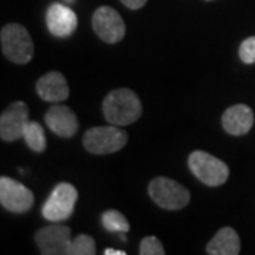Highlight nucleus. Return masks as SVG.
Segmentation results:
<instances>
[{"label":"nucleus","instance_id":"f257e3e1","mask_svg":"<svg viewBox=\"0 0 255 255\" xmlns=\"http://www.w3.org/2000/svg\"><path fill=\"white\" fill-rule=\"evenodd\" d=\"M104 117L111 125H130L142 115V102L135 92L128 88L111 91L102 102Z\"/></svg>","mask_w":255,"mask_h":255},{"label":"nucleus","instance_id":"f03ea898","mask_svg":"<svg viewBox=\"0 0 255 255\" xmlns=\"http://www.w3.org/2000/svg\"><path fill=\"white\" fill-rule=\"evenodd\" d=\"M1 51L4 57L16 64H27L34 54L33 40L27 28L18 23H10L0 33Z\"/></svg>","mask_w":255,"mask_h":255},{"label":"nucleus","instance_id":"7ed1b4c3","mask_svg":"<svg viewBox=\"0 0 255 255\" xmlns=\"http://www.w3.org/2000/svg\"><path fill=\"white\" fill-rule=\"evenodd\" d=\"M128 142V133L118 127H95L82 137L84 147L92 155H110L121 150Z\"/></svg>","mask_w":255,"mask_h":255},{"label":"nucleus","instance_id":"20e7f679","mask_svg":"<svg viewBox=\"0 0 255 255\" xmlns=\"http://www.w3.org/2000/svg\"><path fill=\"white\" fill-rule=\"evenodd\" d=\"M189 167L201 183L216 187L227 182L230 176L228 166L221 159L203 150H194L189 156Z\"/></svg>","mask_w":255,"mask_h":255},{"label":"nucleus","instance_id":"39448f33","mask_svg":"<svg viewBox=\"0 0 255 255\" xmlns=\"http://www.w3.org/2000/svg\"><path fill=\"white\" fill-rule=\"evenodd\" d=\"M149 196L164 210L184 209L190 201V191L183 184L167 177H156L149 184Z\"/></svg>","mask_w":255,"mask_h":255},{"label":"nucleus","instance_id":"423d86ee","mask_svg":"<svg viewBox=\"0 0 255 255\" xmlns=\"http://www.w3.org/2000/svg\"><path fill=\"white\" fill-rule=\"evenodd\" d=\"M78 191L70 183H60L44 203L41 214L51 223H61L73 216Z\"/></svg>","mask_w":255,"mask_h":255},{"label":"nucleus","instance_id":"0eeeda50","mask_svg":"<svg viewBox=\"0 0 255 255\" xmlns=\"http://www.w3.org/2000/svg\"><path fill=\"white\" fill-rule=\"evenodd\" d=\"M92 28L102 41L108 44L119 43L127 33L124 18L110 6H101L92 14Z\"/></svg>","mask_w":255,"mask_h":255},{"label":"nucleus","instance_id":"6e6552de","mask_svg":"<svg viewBox=\"0 0 255 255\" xmlns=\"http://www.w3.org/2000/svg\"><path fill=\"white\" fill-rule=\"evenodd\" d=\"M0 203L10 213L23 214L34 204V196L30 189L14 179L0 177Z\"/></svg>","mask_w":255,"mask_h":255},{"label":"nucleus","instance_id":"1a4fd4ad","mask_svg":"<svg viewBox=\"0 0 255 255\" xmlns=\"http://www.w3.org/2000/svg\"><path fill=\"white\" fill-rule=\"evenodd\" d=\"M71 240V230L61 224L40 228L34 236V241L43 255H68Z\"/></svg>","mask_w":255,"mask_h":255},{"label":"nucleus","instance_id":"9d476101","mask_svg":"<svg viewBox=\"0 0 255 255\" xmlns=\"http://www.w3.org/2000/svg\"><path fill=\"white\" fill-rule=\"evenodd\" d=\"M28 108L23 101H16L1 112L0 117V137L6 142H14L23 137L27 127Z\"/></svg>","mask_w":255,"mask_h":255},{"label":"nucleus","instance_id":"9b49d317","mask_svg":"<svg viewBox=\"0 0 255 255\" xmlns=\"http://www.w3.org/2000/svg\"><path fill=\"white\" fill-rule=\"evenodd\" d=\"M48 31L55 37H68L73 34L78 26L77 14L68 6L61 3H53L46 14Z\"/></svg>","mask_w":255,"mask_h":255},{"label":"nucleus","instance_id":"f8f14e48","mask_svg":"<svg viewBox=\"0 0 255 255\" xmlns=\"http://www.w3.org/2000/svg\"><path fill=\"white\" fill-rule=\"evenodd\" d=\"M46 125L57 136L71 137L78 130V119L65 105H54L44 115Z\"/></svg>","mask_w":255,"mask_h":255},{"label":"nucleus","instance_id":"ddd939ff","mask_svg":"<svg viewBox=\"0 0 255 255\" xmlns=\"http://www.w3.org/2000/svg\"><path fill=\"white\" fill-rule=\"evenodd\" d=\"M221 122L228 135L243 136L248 133L254 125V112L246 104H237L230 107L223 114Z\"/></svg>","mask_w":255,"mask_h":255},{"label":"nucleus","instance_id":"4468645a","mask_svg":"<svg viewBox=\"0 0 255 255\" xmlns=\"http://www.w3.org/2000/svg\"><path fill=\"white\" fill-rule=\"evenodd\" d=\"M37 94L41 100L47 102H61L70 95V88L63 74L58 71H51L43 75L36 85Z\"/></svg>","mask_w":255,"mask_h":255},{"label":"nucleus","instance_id":"2eb2a0df","mask_svg":"<svg viewBox=\"0 0 255 255\" xmlns=\"http://www.w3.org/2000/svg\"><path fill=\"white\" fill-rule=\"evenodd\" d=\"M241 250V241L237 231L231 227H223L207 244V254L210 255H237Z\"/></svg>","mask_w":255,"mask_h":255},{"label":"nucleus","instance_id":"dca6fc26","mask_svg":"<svg viewBox=\"0 0 255 255\" xmlns=\"http://www.w3.org/2000/svg\"><path fill=\"white\" fill-rule=\"evenodd\" d=\"M23 139L26 140L28 147L31 150L37 152V153H41V152L46 150V135H44V129H43V127L40 124L28 122L27 127L24 129V133H23Z\"/></svg>","mask_w":255,"mask_h":255},{"label":"nucleus","instance_id":"f3484780","mask_svg":"<svg viewBox=\"0 0 255 255\" xmlns=\"http://www.w3.org/2000/svg\"><path fill=\"white\" fill-rule=\"evenodd\" d=\"M101 223H102L104 228L111 233H128L130 228L125 216L122 213H119L118 210L105 211L101 217Z\"/></svg>","mask_w":255,"mask_h":255},{"label":"nucleus","instance_id":"a211bd4d","mask_svg":"<svg viewBox=\"0 0 255 255\" xmlns=\"http://www.w3.org/2000/svg\"><path fill=\"white\" fill-rule=\"evenodd\" d=\"M95 253H97V247L91 236L78 234L71 240L68 255H94Z\"/></svg>","mask_w":255,"mask_h":255},{"label":"nucleus","instance_id":"6ab92c4d","mask_svg":"<svg viewBox=\"0 0 255 255\" xmlns=\"http://www.w3.org/2000/svg\"><path fill=\"white\" fill-rule=\"evenodd\" d=\"M139 254L140 255H164V248L162 243L153 236L145 237L139 246Z\"/></svg>","mask_w":255,"mask_h":255},{"label":"nucleus","instance_id":"aec40b11","mask_svg":"<svg viewBox=\"0 0 255 255\" xmlns=\"http://www.w3.org/2000/svg\"><path fill=\"white\" fill-rule=\"evenodd\" d=\"M238 54L244 64H255V36L248 37L241 43Z\"/></svg>","mask_w":255,"mask_h":255},{"label":"nucleus","instance_id":"412c9836","mask_svg":"<svg viewBox=\"0 0 255 255\" xmlns=\"http://www.w3.org/2000/svg\"><path fill=\"white\" fill-rule=\"evenodd\" d=\"M121 1L127 6L128 9L137 10V9H142V7L146 4V1H147V0H121Z\"/></svg>","mask_w":255,"mask_h":255},{"label":"nucleus","instance_id":"4be33fe9","mask_svg":"<svg viewBox=\"0 0 255 255\" xmlns=\"http://www.w3.org/2000/svg\"><path fill=\"white\" fill-rule=\"evenodd\" d=\"M104 254L105 255H125L127 253H125V251H121V250H115V248H107V250L104 251Z\"/></svg>","mask_w":255,"mask_h":255},{"label":"nucleus","instance_id":"5701e85b","mask_svg":"<svg viewBox=\"0 0 255 255\" xmlns=\"http://www.w3.org/2000/svg\"><path fill=\"white\" fill-rule=\"evenodd\" d=\"M65 1H68V3H73L74 0H65Z\"/></svg>","mask_w":255,"mask_h":255},{"label":"nucleus","instance_id":"b1692460","mask_svg":"<svg viewBox=\"0 0 255 255\" xmlns=\"http://www.w3.org/2000/svg\"><path fill=\"white\" fill-rule=\"evenodd\" d=\"M206 1H213V0H206Z\"/></svg>","mask_w":255,"mask_h":255}]
</instances>
